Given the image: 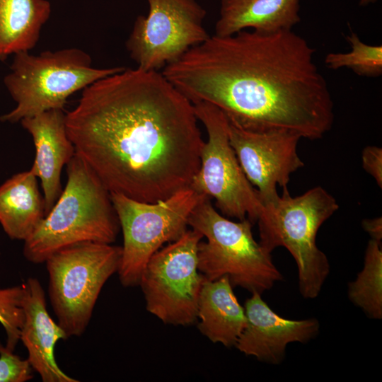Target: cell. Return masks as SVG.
Returning <instances> with one entry per match:
<instances>
[{
	"instance_id": "cell-4",
	"label": "cell",
	"mask_w": 382,
	"mask_h": 382,
	"mask_svg": "<svg viewBox=\"0 0 382 382\" xmlns=\"http://www.w3.org/2000/svg\"><path fill=\"white\" fill-rule=\"evenodd\" d=\"M338 209L335 197L320 186L294 197L286 187L281 196L262 204L257 220L259 243L270 253L282 246L291 253L297 265L299 292L305 299L316 298L329 275L330 262L317 246L316 236Z\"/></svg>"
},
{
	"instance_id": "cell-19",
	"label": "cell",
	"mask_w": 382,
	"mask_h": 382,
	"mask_svg": "<svg viewBox=\"0 0 382 382\" xmlns=\"http://www.w3.org/2000/svg\"><path fill=\"white\" fill-rule=\"evenodd\" d=\"M50 13L47 0H0V59L32 50Z\"/></svg>"
},
{
	"instance_id": "cell-17",
	"label": "cell",
	"mask_w": 382,
	"mask_h": 382,
	"mask_svg": "<svg viewBox=\"0 0 382 382\" xmlns=\"http://www.w3.org/2000/svg\"><path fill=\"white\" fill-rule=\"evenodd\" d=\"M198 328L213 343L235 346L246 324L244 307L238 302L227 276L204 280L197 308Z\"/></svg>"
},
{
	"instance_id": "cell-6",
	"label": "cell",
	"mask_w": 382,
	"mask_h": 382,
	"mask_svg": "<svg viewBox=\"0 0 382 382\" xmlns=\"http://www.w3.org/2000/svg\"><path fill=\"white\" fill-rule=\"evenodd\" d=\"M14 55L11 72L4 81L16 106L0 116V122H17L50 110L62 109L74 93L124 69L94 68L90 55L78 48Z\"/></svg>"
},
{
	"instance_id": "cell-21",
	"label": "cell",
	"mask_w": 382,
	"mask_h": 382,
	"mask_svg": "<svg viewBox=\"0 0 382 382\" xmlns=\"http://www.w3.org/2000/svg\"><path fill=\"white\" fill-rule=\"evenodd\" d=\"M346 40L351 46V51L328 54L324 60L325 66L332 70L345 67L361 76H381L382 46L365 44L354 32L347 35Z\"/></svg>"
},
{
	"instance_id": "cell-18",
	"label": "cell",
	"mask_w": 382,
	"mask_h": 382,
	"mask_svg": "<svg viewBox=\"0 0 382 382\" xmlns=\"http://www.w3.org/2000/svg\"><path fill=\"white\" fill-rule=\"evenodd\" d=\"M36 178L30 169L0 185V224L11 239L25 241L45 216Z\"/></svg>"
},
{
	"instance_id": "cell-1",
	"label": "cell",
	"mask_w": 382,
	"mask_h": 382,
	"mask_svg": "<svg viewBox=\"0 0 382 382\" xmlns=\"http://www.w3.org/2000/svg\"><path fill=\"white\" fill-rule=\"evenodd\" d=\"M194 105L158 71L125 69L65 115L76 153L110 192L145 202L190 186L204 141Z\"/></svg>"
},
{
	"instance_id": "cell-15",
	"label": "cell",
	"mask_w": 382,
	"mask_h": 382,
	"mask_svg": "<svg viewBox=\"0 0 382 382\" xmlns=\"http://www.w3.org/2000/svg\"><path fill=\"white\" fill-rule=\"evenodd\" d=\"M21 122L35 144V158L30 170L41 181L46 215L62 192V169L75 154V148L67 135L62 109L50 110Z\"/></svg>"
},
{
	"instance_id": "cell-11",
	"label": "cell",
	"mask_w": 382,
	"mask_h": 382,
	"mask_svg": "<svg viewBox=\"0 0 382 382\" xmlns=\"http://www.w3.org/2000/svg\"><path fill=\"white\" fill-rule=\"evenodd\" d=\"M126 42L137 67L158 71L210 36L204 27L205 9L196 0H147Z\"/></svg>"
},
{
	"instance_id": "cell-25",
	"label": "cell",
	"mask_w": 382,
	"mask_h": 382,
	"mask_svg": "<svg viewBox=\"0 0 382 382\" xmlns=\"http://www.w3.org/2000/svg\"><path fill=\"white\" fill-rule=\"evenodd\" d=\"M362 228L369 233L371 239L381 243L382 240V219L375 217L365 219L361 222Z\"/></svg>"
},
{
	"instance_id": "cell-9",
	"label": "cell",
	"mask_w": 382,
	"mask_h": 382,
	"mask_svg": "<svg viewBox=\"0 0 382 382\" xmlns=\"http://www.w3.org/2000/svg\"><path fill=\"white\" fill-rule=\"evenodd\" d=\"M193 105L208 137L201 149L199 167L190 185L198 192L214 198L224 216L238 220L248 218L254 224L262 203L231 146L227 117L209 103L199 102Z\"/></svg>"
},
{
	"instance_id": "cell-13",
	"label": "cell",
	"mask_w": 382,
	"mask_h": 382,
	"mask_svg": "<svg viewBox=\"0 0 382 382\" xmlns=\"http://www.w3.org/2000/svg\"><path fill=\"white\" fill-rule=\"evenodd\" d=\"M244 309L246 324L235 347L265 363L280 364L289 343H306L320 330L319 321L315 318L291 320L279 316L258 293L247 299Z\"/></svg>"
},
{
	"instance_id": "cell-10",
	"label": "cell",
	"mask_w": 382,
	"mask_h": 382,
	"mask_svg": "<svg viewBox=\"0 0 382 382\" xmlns=\"http://www.w3.org/2000/svg\"><path fill=\"white\" fill-rule=\"evenodd\" d=\"M203 236L192 228L156 251L140 277L146 310L163 323L190 325L197 319L204 277L198 269V244Z\"/></svg>"
},
{
	"instance_id": "cell-16",
	"label": "cell",
	"mask_w": 382,
	"mask_h": 382,
	"mask_svg": "<svg viewBox=\"0 0 382 382\" xmlns=\"http://www.w3.org/2000/svg\"><path fill=\"white\" fill-rule=\"evenodd\" d=\"M300 0H221L215 34L228 36L240 31L272 33L292 30L301 21Z\"/></svg>"
},
{
	"instance_id": "cell-26",
	"label": "cell",
	"mask_w": 382,
	"mask_h": 382,
	"mask_svg": "<svg viewBox=\"0 0 382 382\" xmlns=\"http://www.w3.org/2000/svg\"><path fill=\"white\" fill-rule=\"evenodd\" d=\"M378 0H360L359 5L366 6L369 4L375 3Z\"/></svg>"
},
{
	"instance_id": "cell-14",
	"label": "cell",
	"mask_w": 382,
	"mask_h": 382,
	"mask_svg": "<svg viewBox=\"0 0 382 382\" xmlns=\"http://www.w3.org/2000/svg\"><path fill=\"white\" fill-rule=\"evenodd\" d=\"M22 306L24 320L20 340L28 354L27 360L43 382H77L65 374L55 359L57 341L68 339L64 330L47 310L45 291L37 278L29 277L23 284Z\"/></svg>"
},
{
	"instance_id": "cell-23",
	"label": "cell",
	"mask_w": 382,
	"mask_h": 382,
	"mask_svg": "<svg viewBox=\"0 0 382 382\" xmlns=\"http://www.w3.org/2000/svg\"><path fill=\"white\" fill-rule=\"evenodd\" d=\"M33 369L0 342V382H25L33 378Z\"/></svg>"
},
{
	"instance_id": "cell-22",
	"label": "cell",
	"mask_w": 382,
	"mask_h": 382,
	"mask_svg": "<svg viewBox=\"0 0 382 382\" xmlns=\"http://www.w3.org/2000/svg\"><path fill=\"white\" fill-rule=\"evenodd\" d=\"M24 289L19 286L0 289V323L6 334V347L14 352L20 340L24 313L22 306Z\"/></svg>"
},
{
	"instance_id": "cell-5",
	"label": "cell",
	"mask_w": 382,
	"mask_h": 382,
	"mask_svg": "<svg viewBox=\"0 0 382 382\" xmlns=\"http://www.w3.org/2000/svg\"><path fill=\"white\" fill-rule=\"evenodd\" d=\"M253 224L248 218L229 220L216 210L208 197L200 200L189 225L206 238L197 249L198 269L206 279L227 276L233 287L260 294L283 279L272 253L255 240Z\"/></svg>"
},
{
	"instance_id": "cell-20",
	"label": "cell",
	"mask_w": 382,
	"mask_h": 382,
	"mask_svg": "<svg viewBox=\"0 0 382 382\" xmlns=\"http://www.w3.org/2000/svg\"><path fill=\"white\" fill-rule=\"evenodd\" d=\"M347 294L350 301L367 317L382 318V248L381 243L368 242L364 267L356 279L349 282Z\"/></svg>"
},
{
	"instance_id": "cell-12",
	"label": "cell",
	"mask_w": 382,
	"mask_h": 382,
	"mask_svg": "<svg viewBox=\"0 0 382 382\" xmlns=\"http://www.w3.org/2000/svg\"><path fill=\"white\" fill-rule=\"evenodd\" d=\"M228 136L243 173L262 204L277 197V185L287 187L291 173L304 166L297 153L301 137L295 132H253L229 122Z\"/></svg>"
},
{
	"instance_id": "cell-3",
	"label": "cell",
	"mask_w": 382,
	"mask_h": 382,
	"mask_svg": "<svg viewBox=\"0 0 382 382\" xmlns=\"http://www.w3.org/2000/svg\"><path fill=\"white\" fill-rule=\"evenodd\" d=\"M67 183L50 212L24 241L23 255L39 264L66 246L83 242L112 244L120 223L110 192L76 154L66 164Z\"/></svg>"
},
{
	"instance_id": "cell-2",
	"label": "cell",
	"mask_w": 382,
	"mask_h": 382,
	"mask_svg": "<svg viewBox=\"0 0 382 382\" xmlns=\"http://www.w3.org/2000/svg\"><path fill=\"white\" fill-rule=\"evenodd\" d=\"M315 52L292 30H244L209 36L161 73L192 104L214 105L237 127L316 140L332 128L334 103Z\"/></svg>"
},
{
	"instance_id": "cell-7",
	"label": "cell",
	"mask_w": 382,
	"mask_h": 382,
	"mask_svg": "<svg viewBox=\"0 0 382 382\" xmlns=\"http://www.w3.org/2000/svg\"><path fill=\"white\" fill-rule=\"evenodd\" d=\"M121 256L120 246L83 242L62 248L45 261L51 306L68 338L85 332L103 286L118 272Z\"/></svg>"
},
{
	"instance_id": "cell-24",
	"label": "cell",
	"mask_w": 382,
	"mask_h": 382,
	"mask_svg": "<svg viewBox=\"0 0 382 382\" xmlns=\"http://www.w3.org/2000/svg\"><path fill=\"white\" fill-rule=\"evenodd\" d=\"M363 168L382 187V149L377 146H367L361 154Z\"/></svg>"
},
{
	"instance_id": "cell-8",
	"label": "cell",
	"mask_w": 382,
	"mask_h": 382,
	"mask_svg": "<svg viewBox=\"0 0 382 382\" xmlns=\"http://www.w3.org/2000/svg\"><path fill=\"white\" fill-rule=\"evenodd\" d=\"M110 194L123 234L119 279L124 286H137L150 257L187 230L192 211L205 195L190 185L155 202Z\"/></svg>"
}]
</instances>
